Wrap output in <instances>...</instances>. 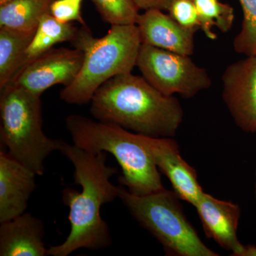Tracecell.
Here are the masks:
<instances>
[{
    "mask_svg": "<svg viewBox=\"0 0 256 256\" xmlns=\"http://www.w3.org/2000/svg\"><path fill=\"white\" fill-rule=\"evenodd\" d=\"M6 1H8V0H0V4H1V3L4 2Z\"/></svg>",
    "mask_w": 256,
    "mask_h": 256,
    "instance_id": "484cf974",
    "label": "cell"
},
{
    "mask_svg": "<svg viewBox=\"0 0 256 256\" xmlns=\"http://www.w3.org/2000/svg\"><path fill=\"white\" fill-rule=\"evenodd\" d=\"M134 1L140 10L146 11L150 9H158L168 11L173 0H134Z\"/></svg>",
    "mask_w": 256,
    "mask_h": 256,
    "instance_id": "603a6c76",
    "label": "cell"
},
{
    "mask_svg": "<svg viewBox=\"0 0 256 256\" xmlns=\"http://www.w3.org/2000/svg\"><path fill=\"white\" fill-rule=\"evenodd\" d=\"M242 11V28L234 40L239 54L256 56V0H239Z\"/></svg>",
    "mask_w": 256,
    "mask_h": 256,
    "instance_id": "d6986e66",
    "label": "cell"
},
{
    "mask_svg": "<svg viewBox=\"0 0 256 256\" xmlns=\"http://www.w3.org/2000/svg\"><path fill=\"white\" fill-rule=\"evenodd\" d=\"M160 172L170 180L173 190L183 201L194 206L204 190L196 170L185 161L178 142L172 138H152L140 134Z\"/></svg>",
    "mask_w": 256,
    "mask_h": 256,
    "instance_id": "30bf717a",
    "label": "cell"
},
{
    "mask_svg": "<svg viewBox=\"0 0 256 256\" xmlns=\"http://www.w3.org/2000/svg\"><path fill=\"white\" fill-rule=\"evenodd\" d=\"M78 28L72 23H62L50 12L44 15L25 54L24 66L48 52L57 44L73 42ZM22 67V68H23Z\"/></svg>",
    "mask_w": 256,
    "mask_h": 256,
    "instance_id": "e0dca14e",
    "label": "cell"
},
{
    "mask_svg": "<svg viewBox=\"0 0 256 256\" xmlns=\"http://www.w3.org/2000/svg\"><path fill=\"white\" fill-rule=\"evenodd\" d=\"M60 152L74 164V181L82 186V191L64 188L63 202L69 208L70 233L62 244L48 248V256H68L80 248H106L112 244V238L100 210L102 205L118 198L119 186L110 180L117 170L107 164L104 152H90L64 141Z\"/></svg>",
    "mask_w": 256,
    "mask_h": 256,
    "instance_id": "6da1fadb",
    "label": "cell"
},
{
    "mask_svg": "<svg viewBox=\"0 0 256 256\" xmlns=\"http://www.w3.org/2000/svg\"><path fill=\"white\" fill-rule=\"evenodd\" d=\"M65 122L76 146L90 152H109L116 158L122 170L120 183L132 194L144 196L164 188L140 134L80 114H70Z\"/></svg>",
    "mask_w": 256,
    "mask_h": 256,
    "instance_id": "277c9868",
    "label": "cell"
},
{
    "mask_svg": "<svg viewBox=\"0 0 256 256\" xmlns=\"http://www.w3.org/2000/svg\"><path fill=\"white\" fill-rule=\"evenodd\" d=\"M254 194H255V198L256 200V168L255 171V182H254Z\"/></svg>",
    "mask_w": 256,
    "mask_h": 256,
    "instance_id": "d4e9b609",
    "label": "cell"
},
{
    "mask_svg": "<svg viewBox=\"0 0 256 256\" xmlns=\"http://www.w3.org/2000/svg\"><path fill=\"white\" fill-rule=\"evenodd\" d=\"M90 102V112L98 120L148 137L174 138L184 118L174 96L164 95L132 72L108 80Z\"/></svg>",
    "mask_w": 256,
    "mask_h": 256,
    "instance_id": "7a4b0ae2",
    "label": "cell"
},
{
    "mask_svg": "<svg viewBox=\"0 0 256 256\" xmlns=\"http://www.w3.org/2000/svg\"><path fill=\"white\" fill-rule=\"evenodd\" d=\"M36 31L0 28V88L12 82L22 68L26 50Z\"/></svg>",
    "mask_w": 256,
    "mask_h": 256,
    "instance_id": "9a60e30c",
    "label": "cell"
},
{
    "mask_svg": "<svg viewBox=\"0 0 256 256\" xmlns=\"http://www.w3.org/2000/svg\"><path fill=\"white\" fill-rule=\"evenodd\" d=\"M44 226L40 218L24 213L0 226V256H46Z\"/></svg>",
    "mask_w": 256,
    "mask_h": 256,
    "instance_id": "5bb4252c",
    "label": "cell"
},
{
    "mask_svg": "<svg viewBox=\"0 0 256 256\" xmlns=\"http://www.w3.org/2000/svg\"><path fill=\"white\" fill-rule=\"evenodd\" d=\"M36 174L0 151V223L24 213L36 188Z\"/></svg>",
    "mask_w": 256,
    "mask_h": 256,
    "instance_id": "7c38bea8",
    "label": "cell"
},
{
    "mask_svg": "<svg viewBox=\"0 0 256 256\" xmlns=\"http://www.w3.org/2000/svg\"><path fill=\"white\" fill-rule=\"evenodd\" d=\"M201 24L202 31L210 40H216L217 34L213 32L216 28L222 33L232 30L234 22V10L232 6L220 0H194Z\"/></svg>",
    "mask_w": 256,
    "mask_h": 256,
    "instance_id": "ac0fdd59",
    "label": "cell"
},
{
    "mask_svg": "<svg viewBox=\"0 0 256 256\" xmlns=\"http://www.w3.org/2000/svg\"><path fill=\"white\" fill-rule=\"evenodd\" d=\"M240 256H256V246H245L244 252Z\"/></svg>",
    "mask_w": 256,
    "mask_h": 256,
    "instance_id": "cb8c5ba5",
    "label": "cell"
},
{
    "mask_svg": "<svg viewBox=\"0 0 256 256\" xmlns=\"http://www.w3.org/2000/svg\"><path fill=\"white\" fill-rule=\"evenodd\" d=\"M222 98L234 122L256 134V56L230 64L224 70Z\"/></svg>",
    "mask_w": 256,
    "mask_h": 256,
    "instance_id": "9c48e42d",
    "label": "cell"
},
{
    "mask_svg": "<svg viewBox=\"0 0 256 256\" xmlns=\"http://www.w3.org/2000/svg\"><path fill=\"white\" fill-rule=\"evenodd\" d=\"M137 66L146 82L166 96L178 94L190 99L212 86L206 69L196 65L190 56L149 45L141 46Z\"/></svg>",
    "mask_w": 256,
    "mask_h": 256,
    "instance_id": "52a82bcc",
    "label": "cell"
},
{
    "mask_svg": "<svg viewBox=\"0 0 256 256\" xmlns=\"http://www.w3.org/2000/svg\"><path fill=\"white\" fill-rule=\"evenodd\" d=\"M82 2L84 0H54L50 13L62 23L77 22L82 25H86L80 11Z\"/></svg>",
    "mask_w": 256,
    "mask_h": 256,
    "instance_id": "7402d4cb",
    "label": "cell"
},
{
    "mask_svg": "<svg viewBox=\"0 0 256 256\" xmlns=\"http://www.w3.org/2000/svg\"><path fill=\"white\" fill-rule=\"evenodd\" d=\"M136 25L142 44L191 56L194 52L195 32L182 28L163 10H146Z\"/></svg>",
    "mask_w": 256,
    "mask_h": 256,
    "instance_id": "4fadbf2b",
    "label": "cell"
},
{
    "mask_svg": "<svg viewBox=\"0 0 256 256\" xmlns=\"http://www.w3.org/2000/svg\"><path fill=\"white\" fill-rule=\"evenodd\" d=\"M207 238L213 239L222 248L240 256L245 246L238 237L240 208L232 202L215 198L204 192L195 204Z\"/></svg>",
    "mask_w": 256,
    "mask_h": 256,
    "instance_id": "8fae6325",
    "label": "cell"
},
{
    "mask_svg": "<svg viewBox=\"0 0 256 256\" xmlns=\"http://www.w3.org/2000/svg\"><path fill=\"white\" fill-rule=\"evenodd\" d=\"M40 97L13 82L0 88V137L4 151L42 176L45 160L60 151L63 141L44 132Z\"/></svg>",
    "mask_w": 256,
    "mask_h": 256,
    "instance_id": "5b68a950",
    "label": "cell"
},
{
    "mask_svg": "<svg viewBox=\"0 0 256 256\" xmlns=\"http://www.w3.org/2000/svg\"><path fill=\"white\" fill-rule=\"evenodd\" d=\"M118 198L143 228L158 240L168 256H218L207 246L188 222L176 192L163 188L138 196L119 186Z\"/></svg>",
    "mask_w": 256,
    "mask_h": 256,
    "instance_id": "8992f818",
    "label": "cell"
},
{
    "mask_svg": "<svg viewBox=\"0 0 256 256\" xmlns=\"http://www.w3.org/2000/svg\"><path fill=\"white\" fill-rule=\"evenodd\" d=\"M82 62L84 54L78 48H52L24 66L11 82L41 96L54 86H68L78 76Z\"/></svg>",
    "mask_w": 256,
    "mask_h": 256,
    "instance_id": "ba28073f",
    "label": "cell"
},
{
    "mask_svg": "<svg viewBox=\"0 0 256 256\" xmlns=\"http://www.w3.org/2000/svg\"><path fill=\"white\" fill-rule=\"evenodd\" d=\"M101 18L111 25L136 24L139 11L134 0H90Z\"/></svg>",
    "mask_w": 256,
    "mask_h": 256,
    "instance_id": "ffe728a7",
    "label": "cell"
},
{
    "mask_svg": "<svg viewBox=\"0 0 256 256\" xmlns=\"http://www.w3.org/2000/svg\"><path fill=\"white\" fill-rule=\"evenodd\" d=\"M54 0H8L0 4V28L36 31Z\"/></svg>",
    "mask_w": 256,
    "mask_h": 256,
    "instance_id": "2e32d148",
    "label": "cell"
},
{
    "mask_svg": "<svg viewBox=\"0 0 256 256\" xmlns=\"http://www.w3.org/2000/svg\"><path fill=\"white\" fill-rule=\"evenodd\" d=\"M72 43L84 54V62L74 82L60 92V98L72 105L90 102L96 90L108 80L131 73L137 66L142 44L136 24L111 25L101 38H96L87 25H82Z\"/></svg>",
    "mask_w": 256,
    "mask_h": 256,
    "instance_id": "3957f363",
    "label": "cell"
},
{
    "mask_svg": "<svg viewBox=\"0 0 256 256\" xmlns=\"http://www.w3.org/2000/svg\"><path fill=\"white\" fill-rule=\"evenodd\" d=\"M168 12L172 18L186 30L196 33L201 28L194 0H173Z\"/></svg>",
    "mask_w": 256,
    "mask_h": 256,
    "instance_id": "44dd1931",
    "label": "cell"
}]
</instances>
